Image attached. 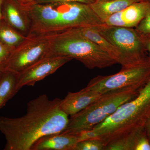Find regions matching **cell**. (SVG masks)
Masks as SVG:
<instances>
[{"instance_id": "28", "label": "cell", "mask_w": 150, "mask_h": 150, "mask_svg": "<svg viewBox=\"0 0 150 150\" xmlns=\"http://www.w3.org/2000/svg\"><path fill=\"white\" fill-rule=\"evenodd\" d=\"M3 70L1 69L0 68V77H1V75L2 73Z\"/></svg>"}, {"instance_id": "25", "label": "cell", "mask_w": 150, "mask_h": 150, "mask_svg": "<svg viewBox=\"0 0 150 150\" xmlns=\"http://www.w3.org/2000/svg\"><path fill=\"white\" fill-rule=\"evenodd\" d=\"M145 129L147 137L150 142V117L146 122L145 126Z\"/></svg>"}, {"instance_id": "29", "label": "cell", "mask_w": 150, "mask_h": 150, "mask_svg": "<svg viewBox=\"0 0 150 150\" xmlns=\"http://www.w3.org/2000/svg\"><path fill=\"white\" fill-rule=\"evenodd\" d=\"M108 1V0H96V1Z\"/></svg>"}, {"instance_id": "14", "label": "cell", "mask_w": 150, "mask_h": 150, "mask_svg": "<svg viewBox=\"0 0 150 150\" xmlns=\"http://www.w3.org/2000/svg\"><path fill=\"white\" fill-rule=\"evenodd\" d=\"M141 0H108L96 1L90 4L92 9L103 23L112 15L119 12L131 4Z\"/></svg>"}, {"instance_id": "18", "label": "cell", "mask_w": 150, "mask_h": 150, "mask_svg": "<svg viewBox=\"0 0 150 150\" xmlns=\"http://www.w3.org/2000/svg\"><path fill=\"white\" fill-rule=\"evenodd\" d=\"M145 131L144 127L132 131L108 144L104 150H135L138 138Z\"/></svg>"}, {"instance_id": "21", "label": "cell", "mask_w": 150, "mask_h": 150, "mask_svg": "<svg viewBox=\"0 0 150 150\" xmlns=\"http://www.w3.org/2000/svg\"><path fill=\"white\" fill-rule=\"evenodd\" d=\"M135 150H150V142L145 131L138 138Z\"/></svg>"}, {"instance_id": "8", "label": "cell", "mask_w": 150, "mask_h": 150, "mask_svg": "<svg viewBox=\"0 0 150 150\" xmlns=\"http://www.w3.org/2000/svg\"><path fill=\"white\" fill-rule=\"evenodd\" d=\"M49 43L43 35L30 34L14 49L5 62L0 64L3 70H8L18 74L49 56Z\"/></svg>"}, {"instance_id": "23", "label": "cell", "mask_w": 150, "mask_h": 150, "mask_svg": "<svg viewBox=\"0 0 150 150\" xmlns=\"http://www.w3.org/2000/svg\"><path fill=\"white\" fill-rule=\"evenodd\" d=\"M13 50L0 42V64L7 59Z\"/></svg>"}, {"instance_id": "19", "label": "cell", "mask_w": 150, "mask_h": 150, "mask_svg": "<svg viewBox=\"0 0 150 150\" xmlns=\"http://www.w3.org/2000/svg\"><path fill=\"white\" fill-rule=\"evenodd\" d=\"M105 146L98 139H88L78 142L74 150H104Z\"/></svg>"}, {"instance_id": "26", "label": "cell", "mask_w": 150, "mask_h": 150, "mask_svg": "<svg viewBox=\"0 0 150 150\" xmlns=\"http://www.w3.org/2000/svg\"><path fill=\"white\" fill-rule=\"evenodd\" d=\"M15 1H16L18 2L20 4L26 6L34 4L36 0H15Z\"/></svg>"}, {"instance_id": "11", "label": "cell", "mask_w": 150, "mask_h": 150, "mask_svg": "<svg viewBox=\"0 0 150 150\" xmlns=\"http://www.w3.org/2000/svg\"><path fill=\"white\" fill-rule=\"evenodd\" d=\"M149 8L147 2L141 0L112 15L103 23L110 26L136 28L144 18Z\"/></svg>"}, {"instance_id": "27", "label": "cell", "mask_w": 150, "mask_h": 150, "mask_svg": "<svg viewBox=\"0 0 150 150\" xmlns=\"http://www.w3.org/2000/svg\"><path fill=\"white\" fill-rule=\"evenodd\" d=\"M4 0H0V22L3 20L2 13V7Z\"/></svg>"}, {"instance_id": "12", "label": "cell", "mask_w": 150, "mask_h": 150, "mask_svg": "<svg viewBox=\"0 0 150 150\" xmlns=\"http://www.w3.org/2000/svg\"><path fill=\"white\" fill-rule=\"evenodd\" d=\"M102 95L86 87L76 92H69L61 101V108L70 116L77 114L95 102Z\"/></svg>"}, {"instance_id": "6", "label": "cell", "mask_w": 150, "mask_h": 150, "mask_svg": "<svg viewBox=\"0 0 150 150\" xmlns=\"http://www.w3.org/2000/svg\"><path fill=\"white\" fill-rule=\"evenodd\" d=\"M100 35L117 48L122 68L143 64L150 61L144 40L135 28L110 26L103 23L93 26Z\"/></svg>"}, {"instance_id": "9", "label": "cell", "mask_w": 150, "mask_h": 150, "mask_svg": "<svg viewBox=\"0 0 150 150\" xmlns=\"http://www.w3.org/2000/svg\"><path fill=\"white\" fill-rule=\"evenodd\" d=\"M72 60L70 57L60 56H48L41 59L18 74V88L19 90L25 86H34Z\"/></svg>"}, {"instance_id": "24", "label": "cell", "mask_w": 150, "mask_h": 150, "mask_svg": "<svg viewBox=\"0 0 150 150\" xmlns=\"http://www.w3.org/2000/svg\"><path fill=\"white\" fill-rule=\"evenodd\" d=\"M142 36L144 38V40L146 49L149 54V57L150 59V36H144V35H142Z\"/></svg>"}, {"instance_id": "13", "label": "cell", "mask_w": 150, "mask_h": 150, "mask_svg": "<svg viewBox=\"0 0 150 150\" xmlns=\"http://www.w3.org/2000/svg\"><path fill=\"white\" fill-rule=\"evenodd\" d=\"M78 142L76 135L62 133L50 134L38 140L31 150H74Z\"/></svg>"}, {"instance_id": "4", "label": "cell", "mask_w": 150, "mask_h": 150, "mask_svg": "<svg viewBox=\"0 0 150 150\" xmlns=\"http://www.w3.org/2000/svg\"><path fill=\"white\" fill-rule=\"evenodd\" d=\"M43 36L49 43V56L70 57L81 62L89 69H104L116 64L103 49L74 28Z\"/></svg>"}, {"instance_id": "20", "label": "cell", "mask_w": 150, "mask_h": 150, "mask_svg": "<svg viewBox=\"0 0 150 150\" xmlns=\"http://www.w3.org/2000/svg\"><path fill=\"white\" fill-rule=\"evenodd\" d=\"M149 4V8L144 18L136 28V29L141 35L150 36V0H145Z\"/></svg>"}, {"instance_id": "15", "label": "cell", "mask_w": 150, "mask_h": 150, "mask_svg": "<svg viewBox=\"0 0 150 150\" xmlns=\"http://www.w3.org/2000/svg\"><path fill=\"white\" fill-rule=\"evenodd\" d=\"M74 29L84 37L98 45L115 60L116 63L119 64L121 56L118 49L100 35L93 26L77 28Z\"/></svg>"}, {"instance_id": "17", "label": "cell", "mask_w": 150, "mask_h": 150, "mask_svg": "<svg viewBox=\"0 0 150 150\" xmlns=\"http://www.w3.org/2000/svg\"><path fill=\"white\" fill-rule=\"evenodd\" d=\"M4 20L0 22V42L13 50L26 38Z\"/></svg>"}, {"instance_id": "22", "label": "cell", "mask_w": 150, "mask_h": 150, "mask_svg": "<svg viewBox=\"0 0 150 150\" xmlns=\"http://www.w3.org/2000/svg\"><path fill=\"white\" fill-rule=\"evenodd\" d=\"M96 0H36L34 4H46V3L54 2H75L91 4Z\"/></svg>"}, {"instance_id": "10", "label": "cell", "mask_w": 150, "mask_h": 150, "mask_svg": "<svg viewBox=\"0 0 150 150\" xmlns=\"http://www.w3.org/2000/svg\"><path fill=\"white\" fill-rule=\"evenodd\" d=\"M3 20L25 36L30 33L31 22L25 6L15 0H4L2 7Z\"/></svg>"}, {"instance_id": "5", "label": "cell", "mask_w": 150, "mask_h": 150, "mask_svg": "<svg viewBox=\"0 0 150 150\" xmlns=\"http://www.w3.org/2000/svg\"><path fill=\"white\" fill-rule=\"evenodd\" d=\"M139 91L129 90L102 95L95 102L71 116L67 128L62 133L75 135L90 130L105 121L121 105L135 98Z\"/></svg>"}, {"instance_id": "1", "label": "cell", "mask_w": 150, "mask_h": 150, "mask_svg": "<svg viewBox=\"0 0 150 150\" xmlns=\"http://www.w3.org/2000/svg\"><path fill=\"white\" fill-rule=\"evenodd\" d=\"M62 99L39 96L27 103L23 116H0V131L6 140L5 150H31L33 145L47 135L62 133L69 123V115L61 108Z\"/></svg>"}, {"instance_id": "7", "label": "cell", "mask_w": 150, "mask_h": 150, "mask_svg": "<svg viewBox=\"0 0 150 150\" xmlns=\"http://www.w3.org/2000/svg\"><path fill=\"white\" fill-rule=\"evenodd\" d=\"M150 79V61L143 64L121 71L109 76L92 79L87 88L100 94L129 90H140Z\"/></svg>"}, {"instance_id": "2", "label": "cell", "mask_w": 150, "mask_h": 150, "mask_svg": "<svg viewBox=\"0 0 150 150\" xmlns=\"http://www.w3.org/2000/svg\"><path fill=\"white\" fill-rule=\"evenodd\" d=\"M25 6L31 20L29 35H49L72 28L103 23L90 5L87 4L68 2L32 4Z\"/></svg>"}, {"instance_id": "16", "label": "cell", "mask_w": 150, "mask_h": 150, "mask_svg": "<svg viewBox=\"0 0 150 150\" xmlns=\"http://www.w3.org/2000/svg\"><path fill=\"white\" fill-rule=\"evenodd\" d=\"M18 74L3 70L0 77V109L18 91L17 87Z\"/></svg>"}, {"instance_id": "3", "label": "cell", "mask_w": 150, "mask_h": 150, "mask_svg": "<svg viewBox=\"0 0 150 150\" xmlns=\"http://www.w3.org/2000/svg\"><path fill=\"white\" fill-rule=\"evenodd\" d=\"M150 117V79L135 98L121 105L101 123L76 136L79 142L97 139L106 146L132 131L144 128Z\"/></svg>"}]
</instances>
